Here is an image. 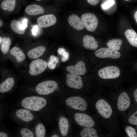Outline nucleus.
<instances>
[{
	"mask_svg": "<svg viewBox=\"0 0 137 137\" xmlns=\"http://www.w3.org/2000/svg\"><path fill=\"white\" fill-rule=\"evenodd\" d=\"M47 104L46 99L38 95H31L23 97L18 103L20 107L30 110L38 114L40 117L43 116Z\"/></svg>",
	"mask_w": 137,
	"mask_h": 137,
	"instance_id": "f257e3e1",
	"label": "nucleus"
},
{
	"mask_svg": "<svg viewBox=\"0 0 137 137\" xmlns=\"http://www.w3.org/2000/svg\"><path fill=\"white\" fill-rule=\"evenodd\" d=\"M9 116L19 125L28 127L40 118L36 113L28 109L21 107L13 110Z\"/></svg>",
	"mask_w": 137,
	"mask_h": 137,
	"instance_id": "f03ea898",
	"label": "nucleus"
},
{
	"mask_svg": "<svg viewBox=\"0 0 137 137\" xmlns=\"http://www.w3.org/2000/svg\"><path fill=\"white\" fill-rule=\"evenodd\" d=\"M58 86L57 83L55 81H45L37 85L34 91L35 93L38 95H48L54 92L57 89Z\"/></svg>",
	"mask_w": 137,
	"mask_h": 137,
	"instance_id": "7ed1b4c3",
	"label": "nucleus"
},
{
	"mask_svg": "<svg viewBox=\"0 0 137 137\" xmlns=\"http://www.w3.org/2000/svg\"><path fill=\"white\" fill-rule=\"evenodd\" d=\"M65 102L67 106L80 111L85 110L87 106L86 100L82 97L78 96L70 97L66 100Z\"/></svg>",
	"mask_w": 137,
	"mask_h": 137,
	"instance_id": "20e7f679",
	"label": "nucleus"
},
{
	"mask_svg": "<svg viewBox=\"0 0 137 137\" xmlns=\"http://www.w3.org/2000/svg\"><path fill=\"white\" fill-rule=\"evenodd\" d=\"M47 67V63L44 60L38 59L32 61L29 67V73L32 76L39 75L44 71Z\"/></svg>",
	"mask_w": 137,
	"mask_h": 137,
	"instance_id": "39448f33",
	"label": "nucleus"
},
{
	"mask_svg": "<svg viewBox=\"0 0 137 137\" xmlns=\"http://www.w3.org/2000/svg\"><path fill=\"white\" fill-rule=\"evenodd\" d=\"M81 19L87 30L91 32L95 30L97 27L98 22L94 14L91 13L84 14L82 15Z\"/></svg>",
	"mask_w": 137,
	"mask_h": 137,
	"instance_id": "423d86ee",
	"label": "nucleus"
},
{
	"mask_svg": "<svg viewBox=\"0 0 137 137\" xmlns=\"http://www.w3.org/2000/svg\"><path fill=\"white\" fill-rule=\"evenodd\" d=\"M120 74V70L117 66H110L104 67L98 72L99 77L103 79H111L118 77Z\"/></svg>",
	"mask_w": 137,
	"mask_h": 137,
	"instance_id": "0eeeda50",
	"label": "nucleus"
},
{
	"mask_svg": "<svg viewBox=\"0 0 137 137\" xmlns=\"http://www.w3.org/2000/svg\"><path fill=\"white\" fill-rule=\"evenodd\" d=\"M96 107L98 113L105 118H108L111 116L112 110L109 104L105 100H98L96 104Z\"/></svg>",
	"mask_w": 137,
	"mask_h": 137,
	"instance_id": "6e6552de",
	"label": "nucleus"
},
{
	"mask_svg": "<svg viewBox=\"0 0 137 137\" xmlns=\"http://www.w3.org/2000/svg\"><path fill=\"white\" fill-rule=\"evenodd\" d=\"M95 56L100 58H110L117 59L121 56L120 53L117 50L109 48H101L95 52Z\"/></svg>",
	"mask_w": 137,
	"mask_h": 137,
	"instance_id": "1a4fd4ad",
	"label": "nucleus"
},
{
	"mask_svg": "<svg viewBox=\"0 0 137 137\" xmlns=\"http://www.w3.org/2000/svg\"><path fill=\"white\" fill-rule=\"evenodd\" d=\"M74 117L77 123L83 127H92L94 125V122L92 117L87 114L76 113L74 115Z\"/></svg>",
	"mask_w": 137,
	"mask_h": 137,
	"instance_id": "9d476101",
	"label": "nucleus"
},
{
	"mask_svg": "<svg viewBox=\"0 0 137 137\" xmlns=\"http://www.w3.org/2000/svg\"><path fill=\"white\" fill-rule=\"evenodd\" d=\"M66 83L70 87L77 89H81L83 85L81 77L79 75L71 73L66 75Z\"/></svg>",
	"mask_w": 137,
	"mask_h": 137,
	"instance_id": "9b49d317",
	"label": "nucleus"
},
{
	"mask_svg": "<svg viewBox=\"0 0 137 137\" xmlns=\"http://www.w3.org/2000/svg\"><path fill=\"white\" fill-rule=\"evenodd\" d=\"M57 19L54 15L49 14L42 16L38 18L37 23L42 28L47 27L55 24Z\"/></svg>",
	"mask_w": 137,
	"mask_h": 137,
	"instance_id": "f8f14e48",
	"label": "nucleus"
},
{
	"mask_svg": "<svg viewBox=\"0 0 137 137\" xmlns=\"http://www.w3.org/2000/svg\"><path fill=\"white\" fill-rule=\"evenodd\" d=\"M130 105V100L128 95L125 92H123L119 95L118 99V109L121 111H125L129 108Z\"/></svg>",
	"mask_w": 137,
	"mask_h": 137,
	"instance_id": "ddd939ff",
	"label": "nucleus"
},
{
	"mask_svg": "<svg viewBox=\"0 0 137 137\" xmlns=\"http://www.w3.org/2000/svg\"><path fill=\"white\" fill-rule=\"evenodd\" d=\"M66 70L70 73L79 75H84L86 72L85 64L81 61H78L75 65L67 66Z\"/></svg>",
	"mask_w": 137,
	"mask_h": 137,
	"instance_id": "4468645a",
	"label": "nucleus"
},
{
	"mask_svg": "<svg viewBox=\"0 0 137 137\" xmlns=\"http://www.w3.org/2000/svg\"><path fill=\"white\" fill-rule=\"evenodd\" d=\"M69 23L76 29L80 30L84 27V25L81 19L75 14L70 15L68 18Z\"/></svg>",
	"mask_w": 137,
	"mask_h": 137,
	"instance_id": "2eb2a0df",
	"label": "nucleus"
},
{
	"mask_svg": "<svg viewBox=\"0 0 137 137\" xmlns=\"http://www.w3.org/2000/svg\"><path fill=\"white\" fill-rule=\"evenodd\" d=\"M83 46L85 48L91 50H94L98 47L97 42L96 41L93 37L86 35L83 38Z\"/></svg>",
	"mask_w": 137,
	"mask_h": 137,
	"instance_id": "dca6fc26",
	"label": "nucleus"
},
{
	"mask_svg": "<svg viewBox=\"0 0 137 137\" xmlns=\"http://www.w3.org/2000/svg\"><path fill=\"white\" fill-rule=\"evenodd\" d=\"M25 11L29 15H35L43 13L44 10L40 5L33 4L28 6L25 8Z\"/></svg>",
	"mask_w": 137,
	"mask_h": 137,
	"instance_id": "f3484780",
	"label": "nucleus"
},
{
	"mask_svg": "<svg viewBox=\"0 0 137 137\" xmlns=\"http://www.w3.org/2000/svg\"><path fill=\"white\" fill-rule=\"evenodd\" d=\"M14 83V80L12 77H9L6 79L0 84L1 93H5L9 92L13 88Z\"/></svg>",
	"mask_w": 137,
	"mask_h": 137,
	"instance_id": "a211bd4d",
	"label": "nucleus"
},
{
	"mask_svg": "<svg viewBox=\"0 0 137 137\" xmlns=\"http://www.w3.org/2000/svg\"><path fill=\"white\" fill-rule=\"evenodd\" d=\"M34 123L33 129L35 137H45L46 134L45 128L43 124L40 121V119L37 120Z\"/></svg>",
	"mask_w": 137,
	"mask_h": 137,
	"instance_id": "6ab92c4d",
	"label": "nucleus"
},
{
	"mask_svg": "<svg viewBox=\"0 0 137 137\" xmlns=\"http://www.w3.org/2000/svg\"><path fill=\"white\" fill-rule=\"evenodd\" d=\"M58 124L61 135L63 136H66L68 133L69 127L67 119L64 117L61 116L59 119Z\"/></svg>",
	"mask_w": 137,
	"mask_h": 137,
	"instance_id": "aec40b11",
	"label": "nucleus"
},
{
	"mask_svg": "<svg viewBox=\"0 0 137 137\" xmlns=\"http://www.w3.org/2000/svg\"><path fill=\"white\" fill-rule=\"evenodd\" d=\"M45 50L46 48L45 47L38 46L29 50L27 53V55L30 58H37L44 54Z\"/></svg>",
	"mask_w": 137,
	"mask_h": 137,
	"instance_id": "412c9836",
	"label": "nucleus"
},
{
	"mask_svg": "<svg viewBox=\"0 0 137 137\" xmlns=\"http://www.w3.org/2000/svg\"><path fill=\"white\" fill-rule=\"evenodd\" d=\"M125 35L129 43L132 46L137 47V34L133 30H127Z\"/></svg>",
	"mask_w": 137,
	"mask_h": 137,
	"instance_id": "4be33fe9",
	"label": "nucleus"
},
{
	"mask_svg": "<svg viewBox=\"0 0 137 137\" xmlns=\"http://www.w3.org/2000/svg\"><path fill=\"white\" fill-rule=\"evenodd\" d=\"M17 134L20 137H35L33 129L30 128L28 127L19 128L17 130Z\"/></svg>",
	"mask_w": 137,
	"mask_h": 137,
	"instance_id": "5701e85b",
	"label": "nucleus"
},
{
	"mask_svg": "<svg viewBox=\"0 0 137 137\" xmlns=\"http://www.w3.org/2000/svg\"><path fill=\"white\" fill-rule=\"evenodd\" d=\"M10 54L15 57L18 62H21L25 59V56L22 50L16 46L13 47L10 51Z\"/></svg>",
	"mask_w": 137,
	"mask_h": 137,
	"instance_id": "b1692460",
	"label": "nucleus"
},
{
	"mask_svg": "<svg viewBox=\"0 0 137 137\" xmlns=\"http://www.w3.org/2000/svg\"><path fill=\"white\" fill-rule=\"evenodd\" d=\"M17 1V0H3L1 3V7L3 10L12 12L14 10Z\"/></svg>",
	"mask_w": 137,
	"mask_h": 137,
	"instance_id": "393cba45",
	"label": "nucleus"
},
{
	"mask_svg": "<svg viewBox=\"0 0 137 137\" xmlns=\"http://www.w3.org/2000/svg\"><path fill=\"white\" fill-rule=\"evenodd\" d=\"M10 25L13 31L16 33L22 35L25 32V29L22 28L21 23L19 21L15 20H12L11 21Z\"/></svg>",
	"mask_w": 137,
	"mask_h": 137,
	"instance_id": "a878e982",
	"label": "nucleus"
},
{
	"mask_svg": "<svg viewBox=\"0 0 137 137\" xmlns=\"http://www.w3.org/2000/svg\"><path fill=\"white\" fill-rule=\"evenodd\" d=\"M82 137H98L96 130L92 127H86L83 129L80 132Z\"/></svg>",
	"mask_w": 137,
	"mask_h": 137,
	"instance_id": "bb28decb",
	"label": "nucleus"
},
{
	"mask_svg": "<svg viewBox=\"0 0 137 137\" xmlns=\"http://www.w3.org/2000/svg\"><path fill=\"white\" fill-rule=\"evenodd\" d=\"M122 40L120 39H113L109 40L107 43L108 47L116 50H119L122 44Z\"/></svg>",
	"mask_w": 137,
	"mask_h": 137,
	"instance_id": "cd10ccee",
	"label": "nucleus"
},
{
	"mask_svg": "<svg viewBox=\"0 0 137 137\" xmlns=\"http://www.w3.org/2000/svg\"><path fill=\"white\" fill-rule=\"evenodd\" d=\"M3 41L1 46V50L4 55L7 54L11 44V40L10 38L4 37L3 38Z\"/></svg>",
	"mask_w": 137,
	"mask_h": 137,
	"instance_id": "c85d7f7f",
	"label": "nucleus"
},
{
	"mask_svg": "<svg viewBox=\"0 0 137 137\" xmlns=\"http://www.w3.org/2000/svg\"><path fill=\"white\" fill-rule=\"evenodd\" d=\"M59 61L58 58L53 55L49 57V59L47 63V66L50 69L53 70L56 67L57 64Z\"/></svg>",
	"mask_w": 137,
	"mask_h": 137,
	"instance_id": "c756f323",
	"label": "nucleus"
},
{
	"mask_svg": "<svg viewBox=\"0 0 137 137\" xmlns=\"http://www.w3.org/2000/svg\"><path fill=\"white\" fill-rule=\"evenodd\" d=\"M125 131L127 135L130 137H137V134L135 129L131 126H128Z\"/></svg>",
	"mask_w": 137,
	"mask_h": 137,
	"instance_id": "7c9ffc66",
	"label": "nucleus"
},
{
	"mask_svg": "<svg viewBox=\"0 0 137 137\" xmlns=\"http://www.w3.org/2000/svg\"><path fill=\"white\" fill-rule=\"evenodd\" d=\"M128 121L131 124L137 125V111L130 117Z\"/></svg>",
	"mask_w": 137,
	"mask_h": 137,
	"instance_id": "2f4dec72",
	"label": "nucleus"
},
{
	"mask_svg": "<svg viewBox=\"0 0 137 137\" xmlns=\"http://www.w3.org/2000/svg\"><path fill=\"white\" fill-rule=\"evenodd\" d=\"M114 0H108L102 5V7L103 9H107L112 6L115 3Z\"/></svg>",
	"mask_w": 137,
	"mask_h": 137,
	"instance_id": "473e14b6",
	"label": "nucleus"
},
{
	"mask_svg": "<svg viewBox=\"0 0 137 137\" xmlns=\"http://www.w3.org/2000/svg\"><path fill=\"white\" fill-rule=\"evenodd\" d=\"M11 133L9 132L4 129H1L0 131V137H7L10 136Z\"/></svg>",
	"mask_w": 137,
	"mask_h": 137,
	"instance_id": "72a5a7b5",
	"label": "nucleus"
},
{
	"mask_svg": "<svg viewBox=\"0 0 137 137\" xmlns=\"http://www.w3.org/2000/svg\"><path fill=\"white\" fill-rule=\"evenodd\" d=\"M62 56L61 61L63 62H65L67 60L69 57V54L68 52L65 51L61 55Z\"/></svg>",
	"mask_w": 137,
	"mask_h": 137,
	"instance_id": "f704fd0d",
	"label": "nucleus"
},
{
	"mask_svg": "<svg viewBox=\"0 0 137 137\" xmlns=\"http://www.w3.org/2000/svg\"><path fill=\"white\" fill-rule=\"evenodd\" d=\"M88 3L91 5L96 6L98 3L99 0H87Z\"/></svg>",
	"mask_w": 137,
	"mask_h": 137,
	"instance_id": "c9c22d12",
	"label": "nucleus"
},
{
	"mask_svg": "<svg viewBox=\"0 0 137 137\" xmlns=\"http://www.w3.org/2000/svg\"><path fill=\"white\" fill-rule=\"evenodd\" d=\"M27 20L26 19H24L21 24L22 27L23 29H25L27 26Z\"/></svg>",
	"mask_w": 137,
	"mask_h": 137,
	"instance_id": "e433bc0d",
	"label": "nucleus"
},
{
	"mask_svg": "<svg viewBox=\"0 0 137 137\" xmlns=\"http://www.w3.org/2000/svg\"><path fill=\"white\" fill-rule=\"evenodd\" d=\"M38 27L36 25L34 26L33 27L32 31V33L33 35H36L38 31Z\"/></svg>",
	"mask_w": 137,
	"mask_h": 137,
	"instance_id": "4c0bfd02",
	"label": "nucleus"
},
{
	"mask_svg": "<svg viewBox=\"0 0 137 137\" xmlns=\"http://www.w3.org/2000/svg\"><path fill=\"white\" fill-rule=\"evenodd\" d=\"M133 95L137 103V88L133 92Z\"/></svg>",
	"mask_w": 137,
	"mask_h": 137,
	"instance_id": "58836bf2",
	"label": "nucleus"
},
{
	"mask_svg": "<svg viewBox=\"0 0 137 137\" xmlns=\"http://www.w3.org/2000/svg\"><path fill=\"white\" fill-rule=\"evenodd\" d=\"M134 19L137 23V11L135 12L134 15Z\"/></svg>",
	"mask_w": 137,
	"mask_h": 137,
	"instance_id": "ea45409f",
	"label": "nucleus"
},
{
	"mask_svg": "<svg viewBox=\"0 0 137 137\" xmlns=\"http://www.w3.org/2000/svg\"><path fill=\"white\" fill-rule=\"evenodd\" d=\"M3 41V39L1 37H0V44H2Z\"/></svg>",
	"mask_w": 137,
	"mask_h": 137,
	"instance_id": "a19ab883",
	"label": "nucleus"
},
{
	"mask_svg": "<svg viewBox=\"0 0 137 137\" xmlns=\"http://www.w3.org/2000/svg\"><path fill=\"white\" fill-rule=\"evenodd\" d=\"M3 23L2 21L1 20H0V26L1 27L3 25Z\"/></svg>",
	"mask_w": 137,
	"mask_h": 137,
	"instance_id": "79ce46f5",
	"label": "nucleus"
},
{
	"mask_svg": "<svg viewBox=\"0 0 137 137\" xmlns=\"http://www.w3.org/2000/svg\"><path fill=\"white\" fill-rule=\"evenodd\" d=\"M52 137H58L59 136L57 134H54L52 135L51 136Z\"/></svg>",
	"mask_w": 137,
	"mask_h": 137,
	"instance_id": "37998d69",
	"label": "nucleus"
},
{
	"mask_svg": "<svg viewBox=\"0 0 137 137\" xmlns=\"http://www.w3.org/2000/svg\"><path fill=\"white\" fill-rule=\"evenodd\" d=\"M36 0L37 1H40L41 0Z\"/></svg>",
	"mask_w": 137,
	"mask_h": 137,
	"instance_id": "c03bdc74",
	"label": "nucleus"
},
{
	"mask_svg": "<svg viewBox=\"0 0 137 137\" xmlns=\"http://www.w3.org/2000/svg\"><path fill=\"white\" fill-rule=\"evenodd\" d=\"M125 0V1H129L130 0Z\"/></svg>",
	"mask_w": 137,
	"mask_h": 137,
	"instance_id": "a18cd8bd",
	"label": "nucleus"
}]
</instances>
